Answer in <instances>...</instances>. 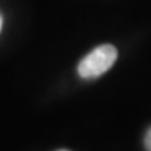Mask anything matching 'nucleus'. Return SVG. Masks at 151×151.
Listing matches in <instances>:
<instances>
[{
  "label": "nucleus",
  "mask_w": 151,
  "mask_h": 151,
  "mask_svg": "<svg viewBox=\"0 0 151 151\" xmlns=\"http://www.w3.org/2000/svg\"><path fill=\"white\" fill-rule=\"evenodd\" d=\"M117 60V50L113 45H100L80 60L77 73L82 79H97L105 74Z\"/></svg>",
  "instance_id": "1"
},
{
  "label": "nucleus",
  "mask_w": 151,
  "mask_h": 151,
  "mask_svg": "<svg viewBox=\"0 0 151 151\" xmlns=\"http://www.w3.org/2000/svg\"><path fill=\"white\" fill-rule=\"evenodd\" d=\"M143 143H145V150L151 151V127L148 128V131L145 133V140H143Z\"/></svg>",
  "instance_id": "2"
},
{
  "label": "nucleus",
  "mask_w": 151,
  "mask_h": 151,
  "mask_svg": "<svg viewBox=\"0 0 151 151\" xmlns=\"http://www.w3.org/2000/svg\"><path fill=\"white\" fill-rule=\"evenodd\" d=\"M0 28H2V19H0Z\"/></svg>",
  "instance_id": "3"
},
{
  "label": "nucleus",
  "mask_w": 151,
  "mask_h": 151,
  "mask_svg": "<svg viewBox=\"0 0 151 151\" xmlns=\"http://www.w3.org/2000/svg\"><path fill=\"white\" fill-rule=\"evenodd\" d=\"M60 151H66V150H60Z\"/></svg>",
  "instance_id": "4"
}]
</instances>
